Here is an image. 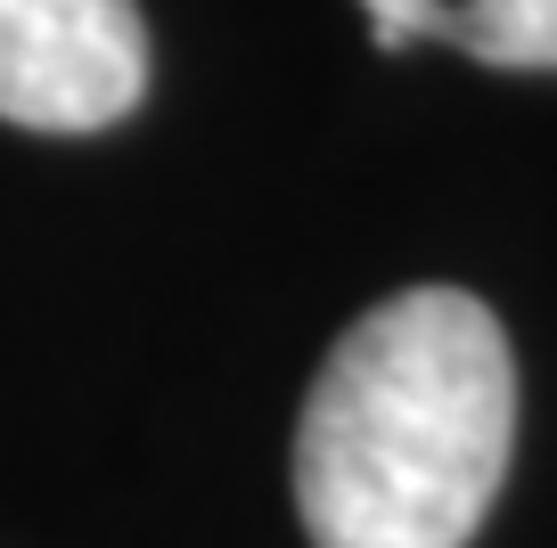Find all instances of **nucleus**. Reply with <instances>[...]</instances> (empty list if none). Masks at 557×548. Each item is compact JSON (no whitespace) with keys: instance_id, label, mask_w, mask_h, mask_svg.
I'll use <instances>...</instances> for the list:
<instances>
[{"instance_id":"nucleus-1","label":"nucleus","mask_w":557,"mask_h":548,"mask_svg":"<svg viewBox=\"0 0 557 548\" xmlns=\"http://www.w3.org/2000/svg\"><path fill=\"white\" fill-rule=\"evenodd\" d=\"M517 443V360L468 287H401L336 336L296 418L312 548H468Z\"/></svg>"},{"instance_id":"nucleus-2","label":"nucleus","mask_w":557,"mask_h":548,"mask_svg":"<svg viewBox=\"0 0 557 548\" xmlns=\"http://www.w3.org/2000/svg\"><path fill=\"white\" fill-rule=\"evenodd\" d=\"M148 99L139 0H0V123L50 139L115 132Z\"/></svg>"},{"instance_id":"nucleus-3","label":"nucleus","mask_w":557,"mask_h":548,"mask_svg":"<svg viewBox=\"0 0 557 548\" xmlns=\"http://www.w3.org/2000/svg\"><path fill=\"white\" fill-rule=\"evenodd\" d=\"M385 58L410 41H451L508 74H557V0H361Z\"/></svg>"}]
</instances>
